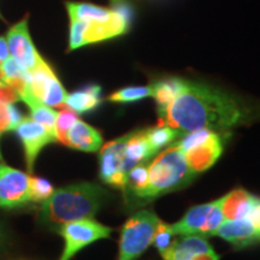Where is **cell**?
<instances>
[{
	"label": "cell",
	"mask_w": 260,
	"mask_h": 260,
	"mask_svg": "<svg viewBox=\"0 0 260 260\" xmlns=\"http://www.w3.org/2000/svg\"><path fill=\"white\" fill-rule=\"evenodd\" d=\"M3 242H4V232H3V228L0 225V247H2Z\"/></svg>",
	"instance_id": "32"
},
{
	"label": "cell",
	"mask_w": 260,
	"mask_h": 260,
	"mask_svg": "<svg viewBox=\"0 0 260 260\" xmlns=\"http://www.w3.org/2000/svg\"><path fill=\"white\" fill-rule=\"evenodd\" d=\"M254 194L242 188H237L222 198V211L224 219H245L254 200Z\"/></svg>",
	"instance_id": "18"
},
{
	"label": "cell",
	"mask_w": 260,
	"mask_h": 260,
	"mask_svg": "<svg viewBox=\"0 0 260 260\" xmlns=\"http://www.w3.org/2000/svg\"><path fill=\"white\" fill-rule=\"evenodd\" d=\"M112 2V4H115V5H119L122 3V0H111Z\"/></svg>",
	"instance_id": "33"
},
{
	"label": "cell",
	"mask_w": 260,
	"mask_h": 260,
	"mask_svg": "<svg viewBox=\"0 0 260 260\" xmlns=\"http://www.w3.org/2000/svg\"><path fill=\"white\" fill-rule=\"evenodd\" d=\"M10 56L27 70H31L41 59L29 34L28 19L24 18L12 25L6 34Z\"/></svg>",
	"instance_id": "13"
},
{
	"label": "cell",
	"mask_w": 260,
	"mask_h": 260,
	"mask_svg": "<svg viewBox=\"0 0 260 260\" xmlns=\"http://www.w3.org/2000/svg\"><path fill=\"white\" fill-rule=\"evenodd\" d=\"M103 102L102 88L98 84H90L82 89L68 94L64 106L76 113H86L95 110Z\"/></svg>",
	"instance_id": "19"
},
{
	"label": "cell",
	"mask_w": 260,
	"mask_h": 260,
	"mask_svg": "<svg viewBox=\"0 0 260 260\" xmlns=\"http://www.w3.org/2000/svg\"><path fill=\"white\" fill-rule=\"evenodd\" d=\"M10 57V51L8 46V41L6 38L0 37V65Z\"/></svg>",
	"instance_id": "31"
},
{
	"label": "cell",
	"mask_w": 260,
	"mask_h": 260,
	"mask_svg": "<svg viewBox=\"0 0 260 260\" xmlns=\"http://www.w3.org/2000/svg\"><path fill=\"white\" fill-rule=\"evenodd\" d=\"M0 18H2V19H3V15H2V14H0Z\"/></svg>",
	"instance_id": "36"
},
{
	"label": "cell",
	"mask_w": 260,
	"mask_h": 260,
	"mask_svg": "<svg viewBox=\"0 0 260 260\" xmlns=\"http://www.w3.org/2000/svg\"><path fill=\"white\" fill-rule=\"evenodd\" d=\"M147 183L148 167L146 165V162H141L128 171L125 177V188L123 191L126 198L130 197L136 199V197L147 187Z\"/></svg>",
	"instance_id": "24"
},
{
	"label": "cell",
	"mask_w": 260,
	"mask_h": 260,
	"mask_svg": "<svg viewBox=\"0 0 260 260\" xmlns=\"http://www.w3.org/2000/svg\"><path fill=\"white\" fill-rule=\"evenodd\" d=\"M27 90L39 102L51 107L64 106L68 95L57 75L42 57L29 70Z\"/></svg>",
	"instance_id": "9"
},
{
	"label": "cell",
	"mask_w": 260,
	"mask_h": 260,
	"mask_svg": "<svg viewBox=\"0 0 260 260\" xmlns=\"http://www.w3.org/2000/svg\"><path fill=\"white\" fill-rule=\"evenodd\" d=\"M147 96H152L151 86L125 87V88H122L111 94L109 96V100L113 103H133L145 99Z\"/></svg>",
	"instance_id": "26"
},
{
	"label": "cell",
	"mask_w": 260,
	"mask_h": 260,
	"mask_svg": "<svg viewBox=\"0 0 260 260\" xmlns=\"http://www.w3.org/2000/svg\"><path fill=\"white\" fill-rule=\"evenodd\" d=\"M155 157L151 151L147 140L145 136V130H135L129 133L128 141H126L124 152H123V162H124V171L128 174L130 169L141 162L148 161L149 159Z\"/></svg>",
	"instance_id": "17"
},
{
	"label": "cell",
	"mask_w": 260,
	"mask_h": 260,
	"mask_svg": "<svg viewBox=\"0 0 260 260\" xmlns=\"http://www.w3.org/2000/svg\"><path fill=\"white\" fill-rule=\"evenodd\" d=\"M67 10L70 19L81 21H109L116 15V9H106L88 3H67Z\"/></svg>",
	"instance_id": "21"
},
{
	"label": "cell",
	"mask_w": 260,
	"mask_h": 260,
	"mask_svg": "<svg viewBox=\"0 0 260 260\" xmlns=\"http://www.w3.org/2000/svg\"><path fill=\"white\" fill-rule=\"evenodd\" d=\"M144 130L146 140H147L151 151L153 152L154 155H157L160 149L165 148L174 141H177L183 135V133H181L180 130L171 128L164 123H159V125L151 126V128Z\"/></svg>",
	"instance_id": "23"
},
{
	"label": "cell",
	"mask_w": 260,
	"mask_h": 260,
	"mask_svg": "<svg viewBox=\"0 0 260 260\" xmlns=\"http://www.w3.org/2000/svg\"><path fill=\"white\" fill-rule=\"evenodd\" d=\"M21 100L19 94L8 84H3L0 87V102H4L6 104H14Z\"/></svg>",
	"instance_id": "30"
},
{
	"label": "cell",
	"mask_w": 260,
	"mask_h": 260,
	"mask_svg": "<svg viewBox=\"0 0 260 260\" xmlns=\"http://www.w3.org/2000/svg\"><path fill=\"white\" fill-rule=\"evenodd\" d=\"M0 160H3V155H2V152H0Z\"/></svg>",
	"instance_id": "34"
},
{
	"label": "cell",
	"mask_w": 260,
	"mask_h": 260,
	"mask_svg": "<svg viewBox=\"0 0 260 260\" xmlns=\"http://www.w3.org/2000/svg\"><path fill=\"white\" fill-rule=\"evenodd\" d=\"M224 220L222 211V198L212 203L191 207L177 223L172 224V229L178 236H216L220 224Z\"/></svg>",
	"instance_id": "7"
},
{
	"label": "cell",
	"mask_w": 260,
	"mask_h": 260,
	"mask_svg": "<svg viewBox=\"0 0 260 260\" xmlns=\"http://www.w3.org/2000/svg\"><path fill=\"white\" fill-rule=\"evenodd\" d=\"M177 236V234L172 229V225L159 220L157 230H155L153 237V242L152 243H153L155 248L160 253V255L164 256L175 246V243H176L178 239Z\"/></svg>",
	"instance_id": "25"
},
{
	"label": "cell",
	"mask_w": 260,
	"mask_h": 260,
	"mask_svg": "<svg viewBox=\"0 0 260 260\" xmlns=\"http://www.w3.org/2000/svg\"><path fill=\"white\" fill-rule=\"evenodd\" d=\"M197 174L190 170L183 151L172 145L157 154L148 165L147 187L136 199L149 201L170 191L186 187L193 181Z\"/></svg>",
	"instance_id": "3"
},
{
	"label": "cell",
	"mask_w": 260,
	"mask_h": 260,
	"mask_svg": "<svg viewBox=\"0 0 260 260\" xmlns=\"http://www.w3.org/2000/svg\"><path fill=\"white\" fill-rule=\"evenodd\" d=\"M129 134L107 142L100 148L99 154V176L104 183L124 190L125 177L123 152Z\"/></svg>",
	"instance_id": "10"
},
{
	"label": "cell",
	"mask_w": 260,
	"mask_h": 260,
	"mask_svg": "<svg viewBox=\"0 0 260 260\" xmlns=\"http://www.w3.org/2000/svg\"><path fill=\"white\" fill-rule=\"evenodd\" d=\"M67 146L83 152H96L103 147V136L92 125L77 119L68 132Z\"/></svg>",
	"instance_id": "16"
},
{
	"label": "cell",
	"mask_w": 260,
	"mask_h": 260,
	"mask_svg": "<svg viewBox=\"0 0 260 260\" xmlns=\"http://www.w3.org/2000/svg\"><path fill=\"white\" fill-rule=\"evenodd\" d=\"M77 119H79V117H77L76 112L70 109H63L60 112H58L56 125H54V134H56L57 141L67 146L68 132Z\"/></svg>",
	"instance_id": "27"
},
{
	"label": "cell",
	"mask_w": 260,
	"mask_h": 260,
	"mask_svg": "<svg viewBox=\"0 0 260 260\" xmlns=\"http://www.w3.org/2000/svg\"><path fill=\"white\" fill-rule=\"evenodd\" d=\"M109 190L92 182L58 188L42 201L39 212L41 225L57 230L65 223L93 218L110 198Z\"/></svg>",
	"instance_id": "2"
},
{
	"label": "cell",
	"mask_w": 260,
	"mask_h": 260,
	"mask_svg": "<svg viewBox=\"0 0 260 260\" xmlns=\"http://www.w3.org/2000/svg\"><path fill=\"white\" fill-rule=\"evenodd\" d=\"M30 201L29 176L8 165H0V207L11 210Z\"/></svg>",
	"instance_id": "11"
},
{
	"label": "cell",
	"mask_w": 260,
	"mask_h": 260,
	"mask_svg": "<svg viewBox=\"0 0 260 260\" xmlns=\"http://www.w3.org/2000/svg\"><path fill=\"white\" fill-rule=\"evenodd\" d=\"M260 122V104L251 103L209 84L187 81L182 92L159 117L181 133L209 129L225 134L228 130Z\"/></svg>",
	"instance_id": "1"
},
{
	"label": "cell",
	"mask_w": 260,
	"mask_h": 260,
	"mask_svg": "<svg viewBox=\"0 0 260 260\" xmlns=\"http://www.w3.org/2000/svg\"><path fill=\"white\" fill-rule=\"evenodd\" d=\"M3 84H4V83H3V82H2V81H0V87H2V86H3Z\"/></svg>",
	"instance_id": "35"
},
{
	"label": "cell",
	"mask_w": 260,
	"mask_h": 260,
	"mask_svg": "<svg viewBox=\"0 0 260 260\" xmlns=\"http://www.w3.org/2000/svg\"><path fill=\"white\" fill-rule=\"evenodd\" d=\"M175 145L183 151L190 170L198 175L218 160L224 148V134L209 129L194 130L184 133Z\"/></svg>",
	"instance_id": "4"
},
{
	"label": "cell",
	"mask_w": 260,
	"mask_h": 260,
	"mask_svg": "<svg viewBox=\"0 0 260 260\" xmlns=\"http://www.w3.org/2000/svg\"><path fill=\"white\" fill-rule=\"evenodd\" d=\"M64 239V251L59 260H71L84 247L98 240L111 236L112 229L95 222L92 218L65 223L56 230Z\"/></svg>",
	"instance_id": "8"
},
{
	"label": "cell",
	"mask_w": 260,
	"mask_h": 260,
	"mask_svg": "<svg viewBox=\"0 0 260 260\" xmlns=\"http://www.w3.org/2000/svg\"><path fill=\"white\" fill-rule=\"evenodd\" d=\"M0 81L4 84L12 87L21 98V94L27 88L29 70L24 69L12 57H9L4 63L0 65Z\"/></svg>",
	"instance_id": "22"
},
{
	"label": "cell",
	"mask_w": 260,
	"mask_h": 260,
	"mask_svg": "<svg viewBox=\"0 0 260 260\" xmlns=\"http://www.w3.org/2000/svg\"><path fill=\"white\" fill-rule=\"evenodd\" d=\"M129 11L121 4L109 21H81L70 19L69 50L74 51L86 45L112 39L128 31Z\"/></svg>",
	"instance_id": "5"
},
{
	"label": "cell",
	"mask_w": 260,
	"mask_h": 260,
	"mask_svg": "<svg viewBox=\"0 0 260 260\" xmlns=\"http://www.w3.org/2000/svg\"><path fill=\"white\" fill-rule=\"evenodd\" d=\"M164 260H219V255L213 251L205 237L181 236L167 254Z\"/></svg>",
	"instance_id": "14"
},
{
	"label": "cell",
	"mask_w": 260,
	"mask_h": 260,
	"mask_svg": "<svg viewBox=\"0 0 260 260\" xmlns=\"http://www.w3.org/2000/svg\"><path fill=\"white\" fill-rule=\"evenodd\" d=\"M159 219L152 211L141 210L123 224L118 260H138L153 242Z\"/></svg>",
	"instance_id": "6"
},
{
	"label": "cell",
	"mask_w": 260,
	"mask_h": 260,
	"mask_svg": "<svg viewBox=\"0 0 260 260\" xmlns=\"http://www.w3.org/2000/svg\"><path fill=\"white\" fill-rule=\"evenodd\" d=\"M15 130L23 145L27 169L29 172H31L34 169L35 160L42 148L48 144L57 141L56 136L47 129H45L40 123L35 122L31 117H23V119L18 123Z\"/></svg>",
	"instance_id": "12"
},
{
	"label": "cell",
	"mask_w": 260,
	"mask_h": 260,
	"mask_svg": "<svg viewBox=\"0 0 260 260\" xmlns=\"http://www.w3.org/2000/svg\"><path fill=\"white\" fill-rule=\"evenodd\" d=\"M11 130V119H10L9 104L0 102V134Z\"/></svg>",
	"instance_id": "29"
},
{
	"label": "cell",
	"mask_w": 260,
	"mask_h": 260,
	"mask_svg": "<svg viewBox=\"0 0 260 260\" xmlns=\"http://www.w3.org/2000/svg\"><path fill=\"white\" fill-rule=\"evenodd\" d=\"M216 236L232 243L236 249L247 248L260 243V229L246 218L237 220L224 219L216 232Z\"/></svg>",
	"instance_id": "15"
},
{
	"label": "cell",
	"mask_w": 260,
	"mask_h": 260,
	"mask_svg": "<svg viewBox=\"0 0 260 260\" xmlns=\"http://www.w3.org/2000/svg\"><path fill=\"white\" fill-rule=\"evenodd\" d=\"M184 84H186V80L177 79V77L158 80L151 84L152 96L157 103L159 117L167 111L168 106L182 92Z\"/></svg>",
	"instance_id": "20"
},
{
	"label": "cell",
	"mask_w": 260,
	"mask_h": 260,
	"mask_svg": "<svg viewBox=\"0 0 260 260\" xmlns=\"http://www.w3.org/2000/svg\"><path fill=\"white\" fill-rule=\"evenodd\" d=\"M29 191H30V201L39 203L48 199L54 191V188L51 182L45 178L29 176Z\"/></svg>",
	"instance_id": "28"
}]
</instances>
